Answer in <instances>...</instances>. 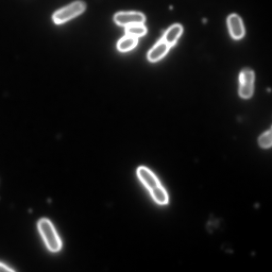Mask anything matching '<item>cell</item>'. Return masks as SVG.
<instances>
[{
  "label": "cell",
  "mask_w": 272,
  "mask_h": 272,
  "mask_svg": "<svg viewBox=\"0 0 272 272\" xmlns=\"http://www.w3.org/2000/svg\"><path fill=\"white\" fill-rule=\"evenodd\" d=\"M137 174L157 203L163 205L168 203V195L155 174L147 168L141 166L137 169Z\"/></svg>",
  "instance_id": "cell-1"
},
{
  "label": "cell",
  "mask_w": 272,
  "mask_h": 272,
  "mask_svg": "<svg viewBox=\"0 0 272 272\" xmlns=\"http://www.w3.org/2000/svg\"><path fill=\"white\" fill-rule=\"evenodd\" d=\"M228 25L231 37L236 40L243 39L245 34L241 18L236 14H231L228 19Z\"/></svg>",
  "instance_id": "cell-6"
},
{
  "label": "cell",
  "mask_w": 272,
  "mask_h": 272,
  "mask_svg": "<svg viewBox=\"0 0 272 272\" xmlns=\"http://www.w3.org/2000/svg\"><path fill=\"white\" fill-rule=\"evenodd\" d=\"M38 228L47 248L52 252L60 251L62 241L51 221L45 218L41 219Z\"/></svg>",
  "instance_id": "cell-2"
},
{
  "label": "cell",
  "mask_w": 272,
  "mask_h": 272,
  "mask_svg": "<svg viewBox=\"0 0 272 272\" xmlns=\"http://www.w3.org/2000/svg\"><path fill=\"white\" fill-rule=\"evenodd\" d=\"M145 20V15L137 11L119 12L114 16V21L116 24L125 27L133 25L144 24Z\"/></svg>",
  "instance_id": "cell-4"
},
{
  "label": "cell",
  "mask_w": 272,
  "mask_h": 272,
  "mask_svg": "<svg viewBox=\"0 0 272 272\" xmlns=\"http://www.w3.org/2000/svg\"><path fill=\"white\" fill-rule=\"evenodd\" d=\"M85 9V4L82 2H76L56 11L52 16V19L55 24H63L79 16Z\"/></svg>",
  "instance_id": "cell-3"
},
{
  "label": "cell",
  "mask_w": 272,
  "mask_h": 272,
  "mask_svg": "<svg viewBox=\"0 0 272 272\" xmlns=\"http://www.w3.org/2000/svg\"><path fill=\"white\" fill-rule=\"evenodd\" d=\"M13 269H11L8 266L3 263H0V271H13Z\"/></svg>",
  "instance_id": "cell-12"
},
{
  "label": "cell",
  "mask_w": 272,
  "mask_h": 272,
  "mask_svg": "<svg viewBox=\"0 0 272 272\" xmlns=\"http://www.w3.org/2000/svg\"><path fill=\"white\" fill-rule=\"evenodd\" d=\"M271 131L269 129L259 137V144L263 148H267L271 147Z\"/></svg>",
  "instance_id": "cell-11"
},
{
  "label": "cell",
  "mask_w": 272,
  "mask_h": 272,
  "mask_svg": "<svg viewBox=\"0 0 272 272\" xmlns=\"http://www.w3.org/2000/svg\"><path fill=\"white\" fill-rule=\"evenodd\" d=\"M137 44L138 39L126 35L118 42L117 48L122 52H126L134 49Z\"/></svg>",
  "instance_id": "cell-9"
},
{
  "label": "cell",
  "mask_w": 272,
  "mask_h": 272,
  "mask_svg": "<svg viewBox=\"0 0 272 272\" xmlns=\"http://www.w3.org/2000/svg\"><path fill=\"white\" fill-rule=\"evenodd\" d=\"M183 32V28L182 25L175 24L165 32L162 40L171 47L178 42Z\"/></svg>",
  "instance_id": "cell-8"
},
{
  "label": "cell",
  "mask_w": 272,
  "mask_h": 272,
  "mask_svg": "<svg viewBox=\"0 0 272 272\" xmlns=\"http://www.w3.org/2000/svg\"><path fill=\"white\" fill-rule=\"evenodd\" d=\"M255 75L253 71L246 69L240 74V96L245 99H249L253 96L254 87Z\"/></svg>",
  "instance_id": "cell-5"
},
{
  "label": "cell",
  "mask_w": 272,
  "mask_h": 272,
  "mask_svg": "<svg viewBox=\"0 0 272 272\" xmlns=\"http://www.w3.org/2000/svg\"><path fill=\"white\" fill-rule=\"evenodd\" d=\"M170 48V47L161 40L154 46L148 52V60L151 63H156L160 61L167 54Z\"/></svg>",
  "instance_id": "cell-7"
},
{
  "label": "cell",
  "mask_w": 272,
  "mask_h": 272,
  "mask_svg": "<svg viewBox=\"0 0 272 272\" xmlns=\"http://www.w3.org/2000/svg\"><path fill=\"white\" fill-rule=\"evenodd\" d=\"M147 32L144 24H137L126 27V35L136 39L145 36Z\"/></svg>",
  "instance_id": "cell-10"
}]
</instances>
